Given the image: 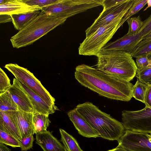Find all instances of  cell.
<instances>
[{"mask_svg":"<svg viewBox=\"0 0 151 151\" xmlns=\"http://www.w3.org/2000/svg\"><path fill=\"white\" fill-rule=\"evenodd\" d=\"M133 1V0H126L123 3L103 9L92 24L86 30V37L114 19L123 18L132 6Z\"/></svg>","mask_w":151,"mask_h":151,"instance_id":"cell-9","label":"cell"},{"mask_svg":"<svg viewBox=\"0 0 151 151\" xmlns=\"http://www.w3.org/2000/svg\"><path fill=\"white\" fill-rule=\"evenodd\" d=\"M4 67L11 72L15 78L39 95L50 107L57 110L55 98L32 73L16 64H8L6 65Z\"/></svg>","mask_w":151,"mask_h":151,"instance_id":"cell-7","label":"cell"},{"mask_svg":"<svg viewBox=\"0 0 151 151\" xmlns=\"http://www.w3.org/2000/svg\"><path fill=\"white\" fill-rule=\"evenodd\" d=\"M147 6L145 9L144 11L146 10L148 8L151 7V0H148V1H147Z\"/></svg>","mask_w":151,"mask_h":151,"instance_id":"cell-40","label":"cell"},{"mask_svg":"<svg viewBox=\"0 0 151 151\" xmlns=\"http://www.w3.org/2000/svg\"><path fill=\"white\" fill-rule=\"evenodd\" d=\"M76 108L100 137L109 140H118L125 133V130L121 122L101 111L91 102L79 104Z\"/></svg>","mask_w":151,"mask_h":151,"instance_id":"cell-2","label":"cell"},{"mask_svg":"<svg viewBox=\"0 0 151 151\" xmlns=\"http://www.w3.org/2000/svg\"><path fill=\"white\" fill-rule=\"evenodd\" d=\"M150 40H151V33L144 37L142 40L146 41Z\"/></svg>","mask_w":151,"mask_h":151,"instance_id":"cell-39","label":"cell"},{"mask_svg":"<svg viewBox=\"0 0 151 151\" xmlns=\"http://www.w3.org/2000/svg\"><path fill=\"white\" fill-rule=\"evenodd\" d=\"M13 82L27 95L33 108L34 114H41L49 116L55 112L56 110L50 107L39 95L19 80L14 78Z\"/></svg>","mask_w":151,"mask_h":151,"instance_id":"cell-12","label":"cell"},{"mask_svg":"<svg viewBox=\"0 0 151 151\" xmlns=\"http://www.w3.org/2000/svg\"><path fill=\"white\" fill-rule=\"evenodd\" d=\"M138 32L142 34L143 38L151 33V14L143 21Z\"/></svg>","mask_w":151,"mask_h":151,"instance_id":"cell-33","label":"cell"},{"mask_svg":"<svg viewBox=\"0 0 151 151\" xmlns=\"http://www.w3.org/2000/svg\"><path fill=\"white\" fill-rule=\"evenodd\" d=\"M96 69L117 79L130 82L137 67L131 54L121 51L101 50L97 55Z\"/></svg>","mask_w":151,"mask_h":151,"instance_id":"cell-3","label":"cell"},{"mask_svg":"<svg viewBox=\"0 0 151 151\" xmlns=\"http://www.w3.org/2000/svg\"><path fill=\"white\" fill-rule=\"evenodd\" d=\"M17 111H0V130L12 135L19 140L22 137L15 120Z\"/></svg>","mask_w":151,"mask_h":151,"instance_id":"cell-17","label":"cell"},{"mask_svg":"<svg viewBox=\"0 0 151 151\" xmlns=\"http://www.w3.org/2000/svg\"><path fill=\"white\" fill-rule=\"evenodd\" d=\"M61 141L67 151H83L78 142L71 135L65 130L59 129Z\"/></svg>","mask_w":151,"mask_h":151,"instance_id":"cell-20","label":"cell"},{"mask_svg":"<svg viewBox=\"0 0 151 151\" xmlns=\"http://www.w3.org/2000/svg\"><path fill=\"white\" fill-rule=\"evenodd\" d=\"M150 137L149 139V140L151 142V133H150Z\"/></svg>","mask_w":151,"mask_h":151,"instance_id":"cell-42","label":"cell"},{"mask_svg":"<svg viewBox=\"0 0 151 151\" xmlns=\"http://www.w3.org/2000/svg\"><path fill=\"white\" fill-rule=\"evenodd\" d=\"M135 76L143 83L148 86L151 85V66L137 71Z\"/></svg>","mask_w":151,"mask_h":151,"instance_id":"cell-28","label":"cell"},{"mask_svg":"<svg viewBox=\"0 0 151 151\" xmlns=\"http://www.w3.org/2000/svg\"><path fill=\"white\" fill-rule=\"evenodd\" d=\"M33 135L31 134L26 137H22L19 140L22 151H27L32 148L35 139Z\"/></svg>","mask_w":151,"mask_h":151,"instance_id":"cell-32","label":"cell"},{"mask_svg":"<svg viewBox=\"0 0 151 151\" xmlns=\"http://www.w3.org/2000/svg\"><path fill=\"white\" fill-rule=\"evenodd\" d=\"M67 114L80 134L87 138L100 137L99 133L82 116L76 108L69 111Z\"/></svg>","mask_w":151,"mask_h":151,"instance_id":"cell-14","label":"cell"},{"mask_svg":"<svg viewBox=\"0 0 151 151\" xmlns=\"http://www.w3.org/2000/svg\"><path fill=\"white\" fill-rule=\"evenodd\" d=\"M66 19L40 13L25 25L10 39L14 48H19L31 45L58 26Z\"/></svg>","mask_w":151,"mask_h":151,"instance_id":"cell-4","label":"cell"},{"mask_svg":"<svg viewBox=\"0 0 151 151\" xmlns=\"http://www.w3.org/2000/svg\"><path fill=\"white\" fill-rule=\"evenodd\" d=\"M11 22H12V19L10 15L7 14H0L1 23Z\"/></svg>","mask_w":151,"mask_h":151,"instance_id":"cell-36","label":"cell"},{"mask_svg":"<svg viewBox=\"0 0 151 151\" xmlns=\"http://www.w3.org/2000/svg\"><path fill=\"white\" fill-rule=\"evenodd\" d=\"M148 86L137 80L133 86L132 90V97L136 100L144 103V99Z\"/></svg>","mask_w":151,"mask_h":151,"instance_id":"cell-23","label":"cell"},{"mask_svg":"<svg viewBox=\"0 0 151 151\" xmlns=\"http://www.w3.org/2000/svg\"><path fill=\"white\" fill-rule=\"evenodd\" d=\"M36 134V143L43 151H67L62 144L49 131Z\"/></svg>","mask_w":151,"mask_h":151,"instance_id":"cell-15","label":"cell"},{"mask_svg":"<svg viewBox=\"0 0 151 151\" xmlns=\"http://www.w3.org/2000/svg\"><path fill=\"white\" fill-rule=\"evenodd\" d=\"M122 116L121 123L125 130L151 133V107L136 111L124 110Z\"/></svg>","mask_w":151,"mask_h":151,"instance_id":"cell-8","label":"cell"},{"mask_svg":"<svg viewBox=\"0 0 151 151\" xmlns=\"http://www.w3.org/2000/svg\"><path fill=\"white\" fill-rule=\"evenodd\" d=\"M10 81L4 71L0 68V94L8 91L12 86Z\"/></svg>","mask_w":151,"mask_h":151,"instance_id":"cell-29","label":"cell"},{"mask_svg":"<svg viewBox=\"0 0 151 151\" xmlns=\"http://www.w3.org/2000/svg\"><path fill=\"white\" fill-rule=\"evenodd\" d=\"M126 21L129 26L128 31L126 34L128 35H134L137 33L143 23L140 16L137 17H131Z\"/></svg>","mask_w":151,"mask_h":151,"instance_id":"cell-25","label":"cell"},{"mask_svg":"<svg viewBox=\"0 0 151 151\" xmlns=\"http://www.w3.org/2000/svg\"><path fill=\"white\" fill-rule=\"evenodd\" d=\"M9 91L17 105L19 110L34 114V110L30 100L26 93L18 86L13 82Z\"/></svg>","mask_w":151,"mask_h":151,"instance_id":"cell-18","label":"cell"},{"mask_svg":"<svg viewBox=\"0 0 151 151\" xmlns=\"http://www.w3.org/2000/svg\"><path fill=\"white\" fill-rule=\"evenodd\" d=\"M0 144L10 146L13 147H20L19 140L4 131L0 130Z\"/></svg>","mask_w":151,"mask_h":151,"instance_id":"cell-27","label":"cell"},{"mask_svg":"<svg viewBox=\"0 0 151 151\" xmlns=\"http://www.w3.org/2000/svg\"><path fill=\"white\" fill-rule=\"evenodd\" d=\"M126 0H104L102 6L103 9L114 6L125 2Z\"/></svg>","mask_w":151,"mask_h":151,"instance_id":"cell-34","label":"cell"},{"mask_svg":"<svg viewBox=\"0 0 151 151\" xmlns=\"http://www.w3.org/2000/svg\"><path fill=\"white\" fill-rule=\"evenodd\" d=\"M151 53V40H142L130 53L133 58L140 55H147Z\"/></svg>","mask_w":151,"mask_h":151,"instance_id":"cell-24","label":"cell"},{"mask_svg":"<svg viewBox=\"0 0 151 151\" xmlns=\"http://www.w3.org/2000/svg\"><path fill=\"white\" fill-rule=\"evenodd\" d=\"M150 134L125 130L117 140L119 145L129 151H151Z\"/></svg>","mask_w":151,"mask_h":151,"instance_id":"cell-10","label":"cell"},{"mask_svg":"<svg viewBox=\"0 0 151 151\" xmlns=\"http://www.w3.org/2000/svg\"><path fill=\"white\" fill-rule=\"evenodd\" d=\"M42 9L30 6L23 0H0V14L12 15L41 11Z\"/></svg>","mask_w":151,"mask_h":151,"instance_id":"cell-13","label":"cell"},{"mask_svg":"<svg viewBox=\"0 0 151 151\" xmlns=\"http://www.w3.org/2000/svg\"><path fill=\"white\" fill-rule=\"evenodd\" d=\"M18 107L8 91L0 94V111H17Z\"/></svg>","mask_w":151,"mask_h":151,"instance_id":"cell-21","label":"cell"},{"mask_svg":"<svg viewBox=\"0 0 151 151\" xmlns=\"http://www.w3.org/2000/svg\"><path fill=\"white\" fill-rule=\"evenodd\" d=\"M74 76L80 84L101 96L124 101H129L132 97V83L116 78L88 65L77 66Z\"/></svg>","mask_w":151,"mask_h":151,"instance_id":"cell-1","label":"cell"},{"mask_svg":"<svg viewBox=\"0 0 151 151\" xmlns=\"http://www.w3.org/2000/svg\"><path fill=\"white\" fill-rule=\"evenodd\" d=\"M143 39L140 32L132 35L126 34L114 41L107 43L101 50L121 51L131 53Z\"/></svg>","mask_w":151,"mask_h":151,"instance_id":"cell-11","label":"cell"},{"mask_svg":"<svg viewBox=\"0 0 151 151\" xmlns=\"http://www.w3.org/2000/svg\"><path fill=\"white\" fill-rule=\"evenodd\" d=\"M26 4L30 6H37L42 9L54 4L59 0H23Z\"/></svg>","mask_w":151,"mask_h":151,"instance_id":"cell-30","label":"cell"},{"mask_svg":"<svg viewBox=\"0 0 151 151\" xmlns=\"http://www.w3.org/2000/svg\"><path fill=\"white\" fill-rule=\"evenodd\" d=\"M146 107H151V85L148 86L144 99Z\"/></svg>","mask_w":151,"mask_h":151,"instance_id":"cell-35","label":"cell"},{"mask_svg":"<svg viewBox=\"0 0 151 151\" xmlns=\"http://www.w3.org/2000/svg\"><path fill=\"white\" fill-rule=\"evenodd\" d=\"M0 151H11V150L5 145L0 144Z\"/></svg>","mask_w":151,"mask_h":151,"instance_id":"cell-38","label":"cell"},{"mask_svg":"<svg viewBox=\"0 0 151 151\" xmlns=\"http://www.w3.org/2000/svg\"><path fill=\"white\" fill-rule=\"evenodd\" d=\"M107 151H129L128 150L123 147L120 145H118L115 148L109 150Z\"/></svg>","mask_w":151,"mask_h":151,"instance_id":"cell-37","label":"cell"},{"mask_svg":"<svg viewBox=\"0 0 151 151\" xmlns=\"http://www.w3.org/2000/svg\"><path fill=\"white\" fill-rule=\"evenodd\" d=\"M148 0H133V4L122 20L123 24L129 18L135 14L147 4Z\"/></svg>","mask_w":151,"mask_h":151,"instance_id":"cell-26","label":"cell"},{"mask_svg":"<svg viewBox=\"0 0 151 151\" xmlns=\"http://www.w3.org/2000/svg\"><path fill=\"white\" fill-rule=\"evenodd\" d=\"M135 58L137 67V71H139L151 66V60L149 59L147 55H140Z\"/></svg>","mask_w":151,"mask_h":151,"instance_id":"cell-31","label":"cell"},{"mask_svg":"<svg viewBox=\"0 0 151 151\" xmlns=\"http://www.w3.org/2000/svg\"><path fill=\"white\" fill-rule=\"evenodd\" d=\"M103 0H59L57 3L42 9L41 12L53 17L67 19L78 14L99 6Z\"/></svg>","mask_w":151,"mask_h":151,"instance_id":"cell-6","label":"cell"},{"mask_svg":"<svg viewBox=\"0 0 151 151\" xmlns=\"http://www.w3.org/2000/svg\"><path fill=\"white\" fill-rule=\"evenodd\" d=\"M122 18L114 19L86 37L80 44L78 48L79 55L97 56L117 30L123 25L121 22Z\"/></svg>","mask_w":151,"mask_h":151,"instance_id":"cell-5","label":"cell"},{"mask_svg":"<svg viewBox=\"0 0 151 151\" xmlns=\"http://www.w3.org/2000/svg\"><path fill=\"white\" fill-rule=\"evenodd\" d=\"M41 11L25 14L11 15L15 28L19 31L33 18L39 14Z\"/></svg>","mask_w":151,"mask_h":151,"instance_id":"cell-19","label":"cell"},{"mask_svg":"<svg viewBox=\"0 0 151 151\" xmlns=\"http://www.w3.org/2000/svg\"><path fill=\"white\" fill-rule=\"evenodd\" d=\"M48 116L44 114H33V122L35 134L47 130L50 122Z\"/></svg>","mask_w":151,"mask_h":151,"instance_id":"cell-22","label":"cell"},{"mask_svg":"<svg viewBox=\"0 0 151 151\" xmlns=\"http://www.w3.org/2000/svg\"><path fill=\"white\" fill-rule=\"evenodd\" d=\"M147 55L149 59L151 60V53L148 54Z\"/></svg>","mask_w":151,"mask_h":151,"instance_id":"cell-41","label":"cell"},{"mask_svg":"<svg viewBox=\"0 0 151 151\" xmlns=\"http://www.w3.org/2000/svg\"><path fill=\"white\" fill-rule=\"evenodd\" d=\"M33 114L18 110L15 114L16 122L21 137H24L35 133L33 122Z\"/></svg>","mask_w":151,"mask_h":151,"instance_id":"cell-16","label":"cell"}]
</instances>
